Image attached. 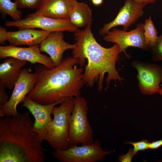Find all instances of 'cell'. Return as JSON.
<instances>
[{
	"mask_svg": "<svg viewBox=\"0 0 162 162\" xmlns=\"http://www.w3.org/2000/svg\"><path fill=\"white\" fill-rule=\"evenodd\" d=\"M92 24L84 29H77L74 33L76 46L73 50V57L77 59L80 67H82L86 61L88 63L84 71L85 84L92 88L98 82L99 91L103 88L105 73L108 74L106 80V91L111 81L118 80L121 84L124 79L120 77L116 68V63L119 60V47L115 44L106 48L99 44L94 38L91 31Z\"/></svg>",
	"mask_w": 162,
	"mask_h": 162,
	"instance_id": "obj_1",
	"label": "cell"
},
{
	"mask_svg": "<svg viewBox=\"0 0 162 162\" xmlns=\"http://www.w3.org/2000/svg\"><path fill=\"white\" fill-rule=\"evenodd\" d=\"M29 111L0 118V162H44L42 142Z\"/></svg>",
	"mask_w": 162,
	"mask_h": 162,
	"instance_id": "obj_2",
	"label": "cell"
},
{
	"mask_svg": "<svg viewBox=\"0 0 162 162\" xmlns=\"http://www.w3.org/2000/svg\"><path fill=\"white\" fill-rule=\"evenodd\" d=\"M78 60L73 56L63 59L59 65L49 69L40 64L35 68L38 79L26 97L42 104L58 101L68 96H80L85 84L84 69L78 68Z\"/></svg>",
	"mask_w": 162,
	"mask_h": 162,
	"instance_id": "obj_3",
	"label": "cell"
},
{
	"mask_svg": "<svg viewBox=\"0 0 162 162\" xmlns=\"http://www.w3.org/2000/svg\"><path fill=\"white\" fill-rule=\"evenodd\" d=\"M73 96L64 98L60 105L54 107L52 111L53 118L46 129L38 132L41 141H46L54 150H65L70 146L69 140V121L74 105Z\"/></svg>",
	"mask_w": 162,
	"mask_h": 162,
	"instance_id": "obj_4",
	"label": "cell"
},
{
	"mask_svg": "<svg viewBox=\"0 0 162 162\" xmlns=\"http://www.w3.org/2000/svg\"><path fill=\"white\" fill-rule=\"evenodd\" d=\"M69 121L68 138L70 146L92 143L94 141L93 132L88 119L87 101L80 96L75 97Z\"/></svg>",
	"mask_w": 162,
	"mask_h": 162,
	"instance_id": "obj_5",
	"label": "cell"
},
{
	"mask_svg": "<svg viewBox=\"0 0 162 162\" xmlns=\"http://www.w3.org/2000/svg\"><path fill=\"white\" fill-rule=\"evenodd\" d=\"M114 151L104 150L100 141L96 139L91 144L70 146L64 150H55L52 155L60 162H96L104 160Z\"/></svg>",
	"mask_w": 162,
	"mask_h": 162,
	"instance_id": "obj_6",
	"label": "cell"
},
{
	"mask_svg": "<svg viewBox=\"0 0 162 162\" xmlns=\"http://www.w3.org/2000/svg\"><path fill=\"white\" fill-rule=\"evenodd\" d=\"M5 25L8 27H16L18 29L40 28L51 32L67 31L74 33L78 29L69 19H54L37 15L34 13L29 14L19 21H7Z\"/></svg>",
	"mask_w": 162,
	"mask_h": 162,
	"instance_id": "obj_7",
	"label": "cell"
},
{
	"mask_svg": "<svg viewBox=\"0 0 162 162\" xmlns=\"http://www.w3.org/2000/svg\"><path fill=\"white\" fill-rule=\"evenodd\" d=\"M37 79V73H32L31 68L22 69L9 100L4 105L0 106V117L14 116L18 114L17 105L22 102L32 90Z\"/></svg>",
	"mask_w": 162,
	"mask_h": 162,
	"instance_id": "obj_8",
	"label": "cell"
},
{
	"mask_svg": "<svg viewBox=\"0 0 162 162\" xmlns=\"http://www.w3.org/2000/svg\"><path fill=\"white\" fill-rule=\"evenodd\" d=\"M144 26L143 23H139L135 29L129 32L114 27L104 36L103 40L107 42L117 44L119 53H124L126 58L130 59L131 56L126 51L129 47H136L145 50H149L144 35Z\"/></svg>",
	"mask_w": 162,
	"mask_h": 162,
	"instance_id": "obj_9",
	"label": "cell"
},
{
	"mask_svg": "<svg viewBox=\"0 0 162 162\" xmlns=\"http://www.w3.org/2000/svg\"><path fill=\"white\" fill-rule=\"evenodd\" d=\"M131 66L137 70L136 78L141 93L152 95L159 93L162 81V67L158 64L139 60L132 61Z\"/></svg>",
	"mask_w": 162,
	"mask_h": 162,
	"instance_id": "obj_10",
	"label": "cell"
},
{
	"mask_svg": "<svg viewBox=\"0 0 162 162\" xmlns=\"http://www.w3.org/2000/svg\"><path fill=\"white\" fill-rule=\"evenodd\" d=\"M148 4L136 2L134 0H126L115 19L104 25L99 30L100 35L104 36L110 30L116 26H122L123 30L128 31L144 14L145 7Z\"/></svg>",
	"mask_w": 162,
	"mask_h": 162,
	"instance_id": "obj_11",
	"label": "cell"
},
{
	"mask_svg": "<svg viewBox=\"0 0 162 162\" xmlns=\"http://www.w3.org/2000/svg\"><path fill=\"white\" fill-rule=\"evenodd\" d=\"M40 45L28 47H18L10 44L0 46V58L12 57L26 61L32 64L38 63L47 69L53 68L56 66L50 57L41 53Z\"/></svg>",
	"mask_w": 162,
	"mask_h": 162,
	"instance_id": "obj_12",
	"label": "cell"
},
{
	"mask_svg": "<svg viewBox=\"0 0 162 162\" xmlns=\"http://www.w3.org/2000/svg\"><path fill=\"white\" fill-rule=\"evenodd\" d=\"M64 98L58 101L45 105L39 104L25 98L22 102V106L27 109L35 118L32 127L33 130L38 133L46 128L50 125L53 120L51 117L53 109L60 104Z\"/></svg>",
	"mask_w": 162,
	"mask_h": 162,
	"instance_id": "obj_13",
	"label": "cell"
},
{
	"mask_svg": "<svg viewBox=\"0 0 162 162\" xmlns=\"http://www.w3.org/2000/svg\"><path fill=\"white\" fill-rule=\"evenodd\" d=\"M63 32H51L40 44V48L41 51L47 53L56 66L62 61L64 52L68 49L73 50L76 44H70L64 40Z\"/></svg>",
	"mask_w": 162,
	"mask_h": 162,
	"instance_id": "obj_14",
	"label": "cell"
},
{
	"mask_svg": "<svg viewBox=\"0 0 162 162\" xmlns=\"http://www.w3.org/2000/svg\"><path fill=\"white\" fill-rule=\"evenodd\" d=\"M51 32L34 28L18 29L15 32H7V40L14 46L26 45L31 46L40 45Z\"/></svg>",
	"mask_w": 162,
	"mask_h": 162,
	"instance_id": "obj_15",
	"label": "cell"
},
{
	"mask_svg": "<svg viewBox=\"0 0 162 162\" xmlns=\"http://www.w3.org/2000/svg\"><path fill=\"white\" fill-rule=\"evenodd\" d=\"M71 8L68 0H41L34 13L54 19H69Z\"/></svg>",
	"mask_w": 162,
	"mask_h": 162,
	"instance_id": "obj_16",
	"label": "cell"
},
{
	"mask_svg": "<svg viewBox=\"0 0 162 162\" xmlns=\"http://www.w3.org/2000/svg\"><path fill=\"white\" fill-rule=\"evenodd\" d=\"M27 61L12 57L6 58L0 64V85L5 88L14 89L21 69Z\"/></svg>",
	"mask_w": 162,
	"mask_h": 162,
	"instance_id": "obj_17",
	"label": "cell"
},
{
	"mask_svg": "<svg viewBox=\"0 0 162 162\" xmlns=\"http://www.w3.org/2000/svg\"><path fill=\"white\" fill-rule=\"evenodd\" d=\"M69 19L78 28L86 27L92 24V11L86 3L77 1L71 4Z\"/></svg>",
	"mask_w": 162,
	"mask_h": 162,
	"instance_id": "obj_18",
	"label": "cell"
},
{
	"mask_svg": "<svg viewBox=\"0 0 162 162\" xmlns=\"http://www.w3.org/2000/svg\"><path fill=\"white\" fill-rule=\"evenodd\" d=\"M16 0L14 2L10 0H0V10L4 16L8 14L10 16L14 21L21 20L22 12L18 9Z\"/></svg>",
	"mask_w": 162,
	"mask_h": 162,
	"instance_id": "obj_19",
	"label": "cell"
},
{
	"mask_svg": "<svg viewBox=\"0 0 162 162\" xmlns=\"http://www.w3.org/2000/svg\"><path fill=\"white\" fill-rule=\"evenodd\" d=\"M143 28L145 42L149 50L155 43L158 38V32L152 20L151 16L145 20Z\"/></svg>",
	"mask_w": 162,
	"mask_h": 162,
	"instance_id": "obj_20",
	"label": "cell"
},
{
	"mask_svg": "<svg viewBox=\"0 0 162 162\" xmlns=\"http://www.w3.org/2000/svg\"><path fill=\"white\" fill-rule=\"evenodd\" d=\"M162 28V22H161ZM152 60L154 61H162V31L160 35L158 37L154 44L149 50Z\"/></svg>",
	"mask_w": 162,
	"mask_h": 162,
	"instance_id": "obj_21",
	"label": "cell"
},
{
	"mask_svg": "<svg viewBox=\"0 0 162 162\" xmlns=\"http://www.w3.org/2000/svg\"><path fill=\"white\" fill-rule=\"evenodd\" d=\"M150 143L147 140H142L141 141L135 142H124L125 144H131L134 146V152L136 154L138 151L149 149Z\"/></svg>",
	"mask_w": 162,
	"mask_h": 162,
	"instance_id": "obj_22",
	"label": "cell"
},
{
	"mask_svg": "<svg viewBox=\"0 0 162 162\" xmlns=\"http://www.w3.org/2000/svg\"><path fill=\"white\" fill-rule=\"evenodd\" d=\"M41 0H16L18 8L36 9Z\"/></svg>",
	"mask_w": 162,
	"mask_h": 162,
	"instance_id": "obj_23",
	"label": "cell"
},
{
	"mask_svg": "<svg viewBox=\"0 0 162 162\" xmlns=\"http://www.w3.org/2000/svg\"><path fill=\"white\" fill-rule=\"evenodd\" d=\"M136 154L134 152L133 148H130L128 152L125 154H123L119 155L118 160L121 162H130L132 161L133 157Z\"/></svg>",
	"mask_w": 162,
	"mask_h": 162,
	"instance_id": "obj_24",
	"label": "cell"
},
{
	"mask_svg": "<svg viewBox=\"0 0 162 162\" xmlns=\"http://www.w3.org/2000/svg\"><path fill=\"white\" fill-rule=\"evenodd\" d=\"M5 88L0 85V106L5 104L9 100V96L6 92Z\"/></svg>",
	"mask_w": 162,
	"mask_h": 162,
	"instance_id": "obj_25",
	"label": "cell"
},
{
	"mask_svg": "<svg viewBox=\"0 0 162 162\" xmlns=\"http://www.w3.org/2000/svg\"><path fill=\"white\" fill-rule=\"evenodd\" d=\"M7 29L0 26V44L4 45L7 40Z\"/></svg>",
	"mask_w": 162,
	"mask_h": 162,
	"instance_id": "obj_26",
	"label": "cell"
},
{
	"mask_svg": "<svg viewBox=\"0 0 162 162\" xmlns=\"http://www.w3.org/2000/svg\"><path fill=\"white\" fill-rule=\"evenodd\" d=\"M162 146V139L152 141V142L150 143L149 146V149H157Z\"/></svg>",
	"mask_w": 162,
	"mask_h": 162,
	"instance_id": "obj_27",
	"label": "cell"
},
{
	"mask_svg": "<svg viewBox=\"0 0 162 162\" xmlns=\"http://www.w3.org/2000/svg\"><path fill=\"white\" fill-rule=\"evenodd\" d=\"M134 1L140 3H143L149 4H153L157 0H134Z\"/></svg>",
	"mask_w": 162,
	"mask_h": 162,
	"instance_id": "obj_28",
	"label": "cell"
},
{
	"mask_svg": "<svg viewBox=\"0 0 162 162\" xmlns=\"http://www.w3.org/2000/svg\"><path fill=\"white\" fill-rule=\"evenodd\" d=\"M92 3L94 5L98 6L101 4L103 0H92Z\"/></svg>",
	"mask_w": 162,
	"mask_h": 162,
	"instance_id": "obj_29",
	"label": "cell"
},
{
	"mask_svg": "<svg viewBox=\"0 0 162 162\" xmlns=\"http://www.w3.org/2000/svg\"><path fill=\"white\" fill-rule=\"evenodd\" d=\"M68 1L70 3V4L74 2L77 1V0H68Z\"/></svg>",
	"mask_w": 162,
	"mask_h": 162,
	"instance_id": "obj_30",
	"label": "cell"
},
{
	"mask_svg": "<svg viewBox=\"0 0 162 162\" xmlns=\"http://www.w3.org/2000/svg\"><path fill=\"white\" fill-rule=\"evenodd\" d=\"M158 93L162 97V87H161V89Z\"/></svg>",
	"mask_w": 162,
	"mask_h": 162,
	"instance_id": "obj_31",
	"label": "cell"
}]
</instances>
